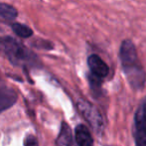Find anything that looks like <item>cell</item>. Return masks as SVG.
<instances>
[{"instance_id":"cell-6","label":"cell","mask_w":146,"mask_h":146,"mask_svg":"<svg viewBox=\"0 0 146 146\" xmlns=\"http://www.w3.org/2000/svg\"><path fill=\"white\" fill-rule=\"evenodd\" d=\"M17 94L9 88H0V112L8 110L17 102Z\"/></svg>"},{"instance_id":"cell-2","label":"cell","mask_w":146,"mask_h":146,"mask_svg":"<svg viewBox=\"0 0 146 146\" xmlns=\"http://www.w3.org/2000/svg\"><path fill=\"white\" fill-rule=\"evenodd\" d=\"M0 49L14 65L34 67L38 64L36 56L12 37H1Z\"/></svg>"},{"instance_id":"cell-3","label":"cell","mask_w":146,"mask_h":146,"mask_svg":"<svg viewBox=\"0 0 146 146\" xmlns=\"http://www.w3.org/2000/svg\"><path fill=\"white\" fill-rule=\"evenodd\" d=\"M133 137L136 146H146V98L142 100L135 113Z\"/></svg>"},{"instance_id":"cell-10","label":"cell","mask_w":146,"mask_h":146,"mask_svg":"<svg viewBox=\"0 0 146 146\" xmlns=\"http://www.w3.org/2000/svg\"><path fill=\"white\" fill-rule=\"evenodd\" d=\"M12 30L14 31L17 36L21 38H30L33 35V31L28 26L23 25L21 23H14L12 24Z\"/></svg>"},{"instance_id":"cell-11","label":"cell","mask_w":146,"mask_h":146,"mask_svg":"<svg viewBox=\"0 0 146 146\" xmlns=\"http://www.w3.org/2000/svg\"><path fill=\"white\" fill-rule=\"evenodd\" d=\"M25 146H39L36 137L33 135H29L25 139Z\"/></svg>"},{"instance_id":"cell-4","label":"cell","mask_w":146,"mask_h":146,"mask_svg":"<svg viewBox=\"0 0 146 146\" xmlns=\"http://www.w3.org/2000/svg\"><path fill=\"white\" fill-rule=\"evenodd\" d=\"M78 106H79L80 111L83 113L84 117L88 121V123L92 125V128L98 132H100L102 129V119L98 110L94 106H92L85 100L79 102Z\"/></svg>"},{"instance_id":"cell-8","label":"cell","mask_w":146,"mask_h":146,"mask_svg":"<svg viewBox=\"0 0 146 146\" xmlns=\"http://www.w3.org/2000/svg\"><path fill=\"white\" fill-rule=\"evenodd\" d=\"M58 146H75L73 142V136H72L71 128L68 126L67 123H63L61 128V132L57 139Z\"/></svg>"},{"instance_id":"cell-7","label":"cell","mask_w":146,"mask_h":146,"mask_svg":"<svg viewBox=\"0 0 146 146\" xmlns=\"http://www.w3.org/2000/svg\"><path fill=\"white\" fill-rule=\"evenodd\" d=\"M76 142L79 146H92V137L87 126L84 124H79L75 130Z\"/></svg>"},{"instance_id":"cell-5","label":"cell","mask_w":146,"mask_h":146,"mask_svg":"<svg viewBox=\"0 0 146 146\" xmlns=\"http://www.w3.org/2000/svg\"><path fill=\"white\" fill-rule=\"evenodd\" d=\"M88 65L92 75L96 76L100 79H104L108 75L110 69H108V65L98 55H92V56L88 57Z\"/></svg>"},{"instance_id":"cell-9","label":"cell","mask_w":146,"mask_h":146,"mask_svg":"<svg viewBox=\"0 0 146 146\" xmlns=\"http://www.w3.org/2000/svg\"><path fill=\"white\" fill-rule=\"evenodd\" d=\"M18 15V12L13 6L6 3H0V16L5 20H14Z\"/></svg>"},{"instance_id":"cell-1","label":"cell","mask_w":146,"mask_h":146,"mask_svg":"<svg viewBox=\"0 0 146 146\" xmlns=\"http://www.w3.org/2000/svg\"><path fill=\"white\" fill-rule=\"evenodd\" d=\"M119 57H120L123 73L128 83L134 90H141L144 87L146 75L144 69L137 57L134 44L131 41H123L120 46Z\"/></svg>"}]
</instances>
